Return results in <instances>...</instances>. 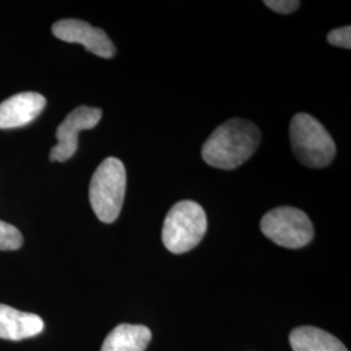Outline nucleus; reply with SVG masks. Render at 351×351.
<instances>
[{
	"label": "nucleus",
	"instance_id": "nucleus-1",
	"mask_svg": "<svg viewBox=\"0 0 351 351\" xmlns=\"http://www.w3.org/2000/svg\"><path fill=\"white\" fill-rule=\"evenodd\" d=\"M262 141L259 128L245 119H230L216 128L202 147V158L213 168L230 171L247 162Z\"/></svg>",
	"mask_w": 351,
	"mask_h": 351
},
{
	"label": "nucleus",
	"instance_id": "nucleus-2",
	"mask_svg": "<svg viewBox=\"0 0 351 351\" xmlns=\"http://www.w3.org/2000/svg\"><path fill=\"white\" fill-rule=\"evenodd\" d=\"M126 190V171L121 160L107 158L94 172L88 198L97 217L111 224L121 213Z\"/></svg>",
	"mask_w": 351,
	"mask_h": 351
},
{
	"label": "nucleus",
	"instance_id": "nucleus-3",
	"mask_svg": "<svg viewBox=\"0 0 351 351\" xmlns=\"http://www.w3.org/2000/svg\"><path fill=\"white\" fill-rule=\"evenodd\" d=\"M290 142L294 155L306 167L324 168L335 159V141L323 124L308 113H298L293 117Z\"/></svg>",
	"mask_w": 351,
	"mask_h": 351
},
{
	"label": "nucleus",
	"instance_id": "nucleus-4",
	"mask_svg": "<svg viewBox=\"0 0 351 351\" xmlns=\"http://www.w3.org/2000/svg\"><path fill=\"white\" fill-rule=\"evenodd\" d=\"M207 232V216L199 203L181 201L167 213L162 239L167 250L184 254L194 249Z\"/></svg>",
	"mask_w": 351,
	"mask_h": 351
},
{
	"label": "nucleus",
	"instance_id": "nucleus-5",
	"mask_svg": "<svg viewBox=\"0 0 351 351\" xmlns=\"http://www.w3.org/2000/svg\"><path fill=\"white\" fill-rule=\"evenodd\" d=\"M261 229L267 239L287 249H301L314 239L310 217L295 207H277L265 213Z\"/></svg>",
	"mask_w": 351,
	"mask_h": 351
},
{
	"label": "nucleus",
	"instance_id": "nucleus-6",
	"mask_svg": "<svg viewBox=\"0 0 351 351\" xmlns=\"http://www.w3.org/2000/svg\"><path fill=\"white\" fill-rule=\"evenodd\" d=\"M101 110L86 106L77 107L69 113L56 130L58 145L51 149V162H66L78 149V134L82 130H90L99 124Z\"/></svg>",
	"mask_w": 351,
	"mask_h": 351
},
{
	"label": "nucleus",
	"instance_id": "nucleus-7",
	"mask_svg": "<svg viewBox=\"0 0 351 351\" xmlns=\"http://www.w3.org/2000/svg\"><path fill=\"white\" fill-rule=\"evenodd\" d=\"M52 34L68 43H80L103 59H111L116 53V47L106 32L86 21L75 19L60 20L52 25Z\"/></svg>",
	"mask_w": 351,
	"mask_h": 351
},
{
	"label": "nucleus",
	"instance_id": "nucleus-8",
	"mask_svg": "<svg viewBox=\"0 0 351 351\" xmlns=\"http://www.w3.org/2000/svg\"><path fill=\"white\" fill-rule=\"evenodd\" d=\"M46 106L38 93H20L0 103V129H14L32 123Z\"/></svg>",
	"mask_w": 351,
	"mask_h": 351
},
{
	"label": "nucleus",
	"instance_id": "nucleus-9",
	"mask_svg": "<svg viewBox=\"0 0 351 351\" xmlns=\"http://www.w3.org/2000/svg\"><path fill=\"white\" fill-rule=\"evenodd\" d=\"M45 328L43 320L36 314L23 313L0 304V339L21 341L36 337Z\"/></svg>",
	"mask_w": 351,
	"mask_h": 351
},
{
	"label": "nucleus",
	"instance_id": "nucleus-10",
	"mask_svg": "<svg viewBox=\"0 0 351 351\" xmlns=\"http://www.w3.org/2000/svg\"><path fill=\"white\" fill-rule=\"evenodd\" d=\"M150 341L147 326L120 324L106 337L101 351H145Z\"/></svg>",
	"mask_w": 351,
	"mask_h": 351
},
{
	"label": "nucleus",
	"instance_id": "nucleus-11",
	"mask_svg": "<svg viewBox=\"0 0 351 351\" xmlns=\"http://www.w3.org/2000/svg\"><path fill=\"white\" fill-rule=\"evenodd\" d=\"M289 339L293 351H349L339 339L315 326L295 328Z\"/></svg>",
	"mask_w": 351,
	"mask_h": 351
},
{
	"label": "nucleus",
	"instance_id": "nucleus-12",
	"mask_svg": "<svg viewBox=\"0 0 351 351\" xmlns=\"http://www.w3.org/2000/svg\"><path fill=\"white\" fill-rule=\"evenodd\" d=\"M23 242V234L16 226L0 220V250H19Z\"/></svg>",
	"mask_w": 351,
	"mask_h": 351
},
{
	"label": "nucleus",
	"instance_id": "nucleus-13",
	"mask_svg": "<svg viewBox=\"0 0 351 351\" xmlns=\"http://www.w3.org/2000/svg\"><path fill=\"white\" fill-rule=\"evenodd\" d=\"M328 42L333 46L342 47V49H351V27L350 26H342L339 29L332 30L328 34Z\"/></svg>",
	"mask_w": 351,
	"mask_h": 351
},
{
	"label": "nucleus",
	"instance_id": "nucleus-14",
	"mask_svg": "<svg viewBox=\"0 0 351 351\" xmlns=\"http://www.w3.org/2000/svg\"><path fill=\"white\" fill-rule=\"evenodd\" d=\"M264 4L271 8L272 11L281 14H289L298 10V7L301 5L300 1L297 0H265Z\"/></svg>",
	"mask_w": 351,
	"mask_h": 351
}]
</instances>
